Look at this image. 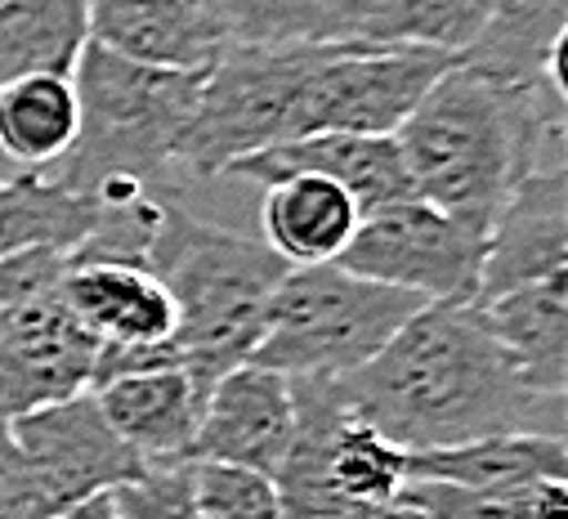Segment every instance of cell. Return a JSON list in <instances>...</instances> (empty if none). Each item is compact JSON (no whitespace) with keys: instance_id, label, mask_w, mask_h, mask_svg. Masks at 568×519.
Returning a JSON list of instances; mask_svg holds the SVG:
<instances>
[{"instance_id":"26","label":"cell","mask_w":568,"mask_h":519,"mask_svg":"<svg viewBox=\"0 0 568 519\" xmlns=\"http://www.w3.org/2000/svg\"><path fill=\"white\" fill-rule=\"evenodd\" d=\"M398 501L416 506L430 519H568V488L564 479H532L519 488L475 492L435 479H407Z\"/></svg>"},{"instance_id":"23","label":"cell","mask_w":568,"mask_h":519,"mask_svg":"<svg viewBox=\"0 0 568 519\" xmlns=\"http://www.w3.org/2000/svg\"><path fill=\"white\" fill-rule=\"evenodd\" d=\"M99 220V197L50 175L0 171V260L19 251H72Z\"/></svg>"},{"instance_id":"6","label":"cell","mask_w":568,"mask_h":519,"mask_svg":"<svg viewBox=\"0 0 568 519\" xmlns=\"http://www.w3.org/2000/svg\"><path fill=\"white\" fill-rule=\"evenodd\" d=\"M323 41L310 45H224L202 72L197 103L175 171L189 180H224L251 153L305 135V90Z\"/></svg>"},{"instance_id":"22","label":"cell","mask_w":568,"mask_h":519,"mask_svg":"<svg viewBox=\"0 0 568 519\" xmlns=\"http://www.w3.org/2000/svg\"><path fill=\"white\" fill-rule=\"evenodd\" d=\"M564 475H568V448L564 439H550V435H493L462 448L407 457V479H435V484H457L475 492H497V488H519L532 479H564Z\"/></svg>"},{"instance_id":"21","label":"cell","mask_w":568,"mask_h":519,"mask_svg":"<svg viewBox=\"0 0 568 519\" xmlns=\"http://www.w3.org/2000/svg\"><path fill=\"white\" fill-rule=\"evenodd\" d=\"M475 309L532 389L568 395V274L506 292Z\"/></svg>"},{"instance_id":"27","label":"cell","mask_w":568,"mask_h":519,"mask_svg":"<svg viewBox=\"0 0 568 519\" xmlns=\"http://www.w3.org/2000/svg\"><path fill=\"white\" fill-rule=\"evenodd\" d=\"M229 45L332 41L327 0H206Z\"/></svg>"},{"instance_id":"1","label":"cell","mask_w":568,"mask_h":519,"mask_svg":"<svg viewBox=\"0 0 568 519\" xmlns=\"http://www.w3.org/2000/svg\"><path fill=\"white\" fill-rule=\"evenodd\" d=\"M336 389L358 421L407 457L493 435L568 439V395L532 389L475 305H420Z\"/></svg>"},{"instance_id":"17","label":"cell","mask_w":568,"mask_h":519,"mask_svg":"<svg viewBox=\"0 0 568 519\" xmlns=\"http://www.w3.org/2000/svg\"><path fill=\"white\" fill-rule=\"evenodd\" d=\"M90 41L180 72L211 68L229 45L206 0H90Z\"/></svg>"},{"instance_id":"19","label":"cell","mask_w":568,"mask_h":519,"mask_svg":"<svg viewBox=\"0 0 568 519\" xmlns=\"http://www.w3.org/2000/svg\"><path fill=\"white\" fill-rule=\"evenodd\" d=\"M358 220V202L323 175H287L268 184L260 197V242L287 269L336 265Z\"/></svg>"},{"instance_id":"12","label":"cell","mask_w":568,"mask_h":519,"mask_svg":"<svg viewBox=\"0 0 568 519\" xmlns=\"http://www.w3.org/2000/svg\"><path fill=\"white\" fill-rule=\"evenodd\" d=\"M99 340L54 292L10 332H0V421L85 395L99 367Z\"/></svg>"},{"instance_id":"24","label":"cell","mask_w":568,"mask_h":519,"mask_svg":"<svg viewBox=\"0 0 568 519\" xmlns=\"http://www.w3.org/2000/svg\"><path fill=\"white\" fill-rule=\"evenodd\" d=\"M90 45V0H0V81L72 72Z\"/></svg>"},{"instance_id":"4","label":"cell","mask_w":568,"mask_h":519,"mask_svg":"<svg viewBox=\"0 0 568 519\" xmlns=\"http://www.w3.org/2000/svg\"><path fill=\"white\" fill-rule=\"evenodd\" d=\"M202 72L134 63L90 41L72 68L81 99V135L50 180L77 193H94L112 180L153 189L175 175Z\"/></svg>"},{"instance_id":"30","label":"cell","mask_w":568,"mask_h":519,"mask_svg":"<svg viewBox=\"0 0 568 519\" xmlns=\"http://www.w3.org/2000/svg\"><path fill=\"white\" fill-rule=\"evenodd\" d=\"M68 274V251H19L0 260V332H10L23 314L59 292Z\"/></svg>"},{"instance_id":"32","label":"cell","mask_w":568,"mask_h":519,"mask_svg":"<svg viewBox=\"0 0 568 519\" xmlns=\"http://www.w3.org/2000/svg\"><path fill=\"white\" fill-rule=\"evenodd\" d=\"M341 519H430V515H420L416 506H407V501H385V506H354V510H345Z\"/></svg>"},{"instance_id":"9","label":"cell","mask_w":568,"mask_h":519,"mask_svg":"<svg viewBox=\"0 0 568 519\" xmlns=\"http://www.w3.org/2000/svg\"><path fill=\"white\" fill-rule=\"evenodd\" d=\"M453 63L416 45L323 41L305 90V135H394Z\"/></svg>"},{"instance_id":"2","label":"cell","mask_w":568,"mask_h":519,"mask_svg":"<svg viewBox=\"0 0 568 519\" xmlns=\"http://www.w3.org/2000/svg\"><path fill=\"white\" fill-rule=\"evenodd\" d=\"M412 197L488 233L528 171L564 166V85H501L448 68L394 130Z\"/></svg>"},{"instance_id":"29","label":"cell","mask_w":568,"mask_h":519,"mask_svg":"<svg viewBox=\"0 0 568 519\" xmlns=\"http://www.w3.org/2000/svg\"><path fill=\"white\" fill-rule=\"evenodd\" d=\"M193 492L202 519H282L268 475L224 461H193Z\"/></svg>"},{"instance_id":"31","label":"cell","mask_w":568,"mask_h":519,"mask_svg":"<svg viewBox=\"0 0 568 519\" xmlns=\"http://www.w3.org/2000/svg\"><path fill=\"white\" fill-rule=\"evenodd\" d=\"M381 0H327V23H332V41H358L363 23L372 19V10Z\"/></svg>"},{"instance_id":"18","label":"cell","mask_w":568,"mask_h":519,"mask_svg":"<svg viewBox=\"0 0 568 519\" xmlns=\"http://www.w3.org/2000/svg\"><path fill=\"white\" fill-rule=\"evenodd\" d=\"M81 135L72 72H23L0 81V171L54 175Z\"/></svg>"},{"instance_id":"7","label":"cell","mask_w":568,"mask_h":519,"mask_svg":"<svg viewBox=\"0 0 568 519\" xmlns=\"http://www.w3.org/2000/svg\"><path fill=\"white\" fill-rule=\"evenodd\" d=\"M296 426L273 470L282 519H341L354 506H385L407 484V452L358 421L336 380H292Z\"/></svg>"},{"instance_id":"3","label":"cell","mask_w":568,"mask_h":519,"mask_svg":"<svg viewBox=\"0 0 568 519\" xmlns=\"http://www.w3.org/2000/svg\"><path fill=\"white\" fill-rule=\"evenodd\" d=\"M144 265L175 301L171 349L206 385L251 358L268 301L287 274V265L260 237L233 233L175 202H166Z\"/></svg>"},{"instance_id":"15","label":"cell","mask_w":568,"mask_h":519,"mask_svg":"<svg viewBox=\"0 0 568 519\" xmlns=\"http://www.w3.org/2000/svg\"><path fill=\"white\" fill-rule=\"evenodd\" d=\"M287 175H323V180L341 184L358 202L363 215L412 197L407 166H403L394 135H341V130L301 135L287 144H273L264 153H251L224 171V180H246L255 189H268Z\"/></svg>"},{"instance_id":"14","label":"cell","mask_w":568,"mask_h":519,"mask_svg":"<svg viewBox=\"0 0 568 519\" xmlns=\"http://www.w3.org/2000/svg\"><path fill=\"white\" fill-rule=\"evenodd\" d=\"M292 426H296L292 380L260 363H237L206 389L189 461L246 466L273 479L282 452L292 444Z\"/></svg>"},{"instance_id":"5","label":"cell","mask_w":568,"mask_h":519,"mask_svg":"<svg viewBox=\"0 0 568 519\" xmlns=\"http://www.w3.org/2000/svg\"><path fill=\"white\" fill-rule=\"evenodd\" d=\"M420 305L341 265H301L282 274L246 363L273 367L287 380H341L376 358Z\"/></svg>"},{"instance_id":"8","label":"cell","mask_w":568,"mask_h":519,"mask_svg":"<svg viewBox=\"0 0 568 519\" xmlns=\"http://www.w3.org/2000/svg\"><path fill=\"white\" fill-rule=\"evenodd\" d=\"M336 265L425 305H475L484 233L420 197H403L358 220Z\"/></svg>"},{"instance_id":"33","label":"cell","mask_w":568,"mask_h":519,"mask_svg":"<svg viewBox=\"0 0 568 519\" xmlns=\"http://www.w3.org/2000/svg\"><path fill=\"white\" fill-rule=\"evenodd\" d=\"M50 519H116V510H112L108 492H94V497H85V501L68 506V510H54Z\"/></svg>"},{"instance_id":"11","label":"cell","mask_w":568,"mask_h":519,"mask_svg":"<svg viewBox=\"0 0 568 519\" xmlns=\"http://www.w3.org/2000/svg\"><path fill=\"white\" fill-rule=\"evenodd\" d=\"M10 435L37 488V519H50L54 510H68L144 470V457L108 426L90 389L10 421Z\"/></svg>"},{"instance_id":"16","label":"cell","mask_w":568,"mask_h":519,"mask_svg":"<svg viewBox=\"0 0 568 519\" xmlns=\"http://www.w3.org/2000/svg\"><path fill=\"white\" fill-rule=\"evenodd\" d=\"M59 296L103 349H158L175 336V301L149 265L68 260Z\"/></svg>"},{"instance_id":"13","label":"cell","mask_w":568,"mask_h":519,"mask_svg":"<svg viewBox=\"0 0 568 519\" xmlns=\"http://www.w3.org/2000/svg\"><path fill=\"white\" fill-rule=\"evenodd\" d=\"M568 274V171H528L484 233L475 305Z\"/></svg>"},{"instance_id":"10","label":"cell","mask_w":568,"mask_h":519,"mask_svg":"<svg viewBox=\"0 0 568 519\" xmlns=\"http://www.w3.org/2000/svg\"><path fill=\"white\" fill-rule=\"evenodd\" d=\"M206 380L171 349H99L90 395L144 461H184L202 421Z\"/></svg>"},{"instance_id":"25","label":"cell","mask_w":568,"mask_h":519,"mask_svg":"<svg viewBox=\"0 0 568 519\" xmlns=\"http://www.w3.org/2000/svg\"><path fill=\"white\" fill-rule=\"evenodd\" d=\"M493 0H381L363 23L358 41L376 45H416L448 59H462L484 32Z\"/></svg>"},{"instance_id":"20","label":"cell","mask_w":568,"mask_h":519,"mask_svg":"<svg viewBox=\"0 0 568 519\" xmlns=\"http://www.w3.org/2000/svg\"><path fill=\"white\" fill-rule=\"evenodd\" d=\"M564 41H568V0H493L484 32L470 41L457 68L501 85H532V81L564 85Z\"/></svg>"},{"instance_id":"28","label":"cell","mask_w":568,"mask_h":519,"mask_svg":"<svg viewBox=\"0 0 568 519\" xmlns=\"http://www.w3.org/2000/svg\"><path fill=\"white\" fill-rule=\"evenodd\" d=\"M116 519H202L193 492V461H144V470L108 488Z\"/></svg>"}]
</instances>
